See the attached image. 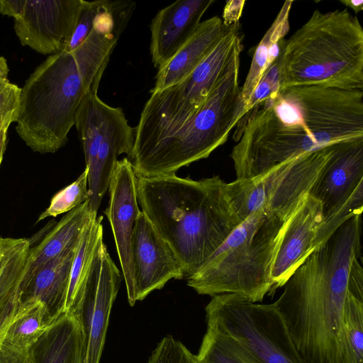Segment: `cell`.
<instances>
[{
	"mask_svg": "<svg viewBox=\"0 0 363 363\" xmlns=\"http://www.w3.org/2000/svg\"><path fill=\"white\" fill-rule=\"evenodd\" d=\"M236 126L230 157L237 179L252 177L298 155L363 139V90L279 88Z\"/></svg>",
	"mask_w": 363,
	"mask_h": 363,
	"instance_id": "6da1fadb",
	"label": "cell"
},
{
	"mask_svg": "<svg viewBox=\"0 0 363 363\" xmlns=\"http://www.w3.org/2000/svg\"><path fill=\"white\" fill-rule=\"evenodd\" d=\"M361 216L346 220L315 248L273 303L305 363L341 362L350 271L361 256Z\"/></svg>",
	"mask_w": 363,
	"mask_h": 363,
	"instance_id": "7a4b0ae2",
	"label": "cell"
},
{
	"mask_svg": "<svg viewBox=\"0 0 363 363\" xmlns=\"http://www.w3.org/2000/svg\"><path fill=\"white\" fill-rule=\"evenodd\" d=\"M219 176L194 180L176 174L136 175L138 202L172 249L184 277L196 273L242 220Z\"/></svg>",
	"mask_w": 363,
	"mask_h": 363,
	"instance_id": "3957f363",
	"label": "cell"
},
{
	"mask_svg": "<svg viewBox=\"0 0 363 363\" xmlns=\"http://www.w3.org/2000/svg\"><path fill=\"white\" fill-rule=\"evenodd\" d=\"M280 88L363 89V29L347 9L315 10L280 52Z\"/></svg>",
	"mask_w": 363,
	"mask_h": 363,
	"instance_id": "277c9868",
	"label": "cell"
},
{
	"mask_svg": "<svg viewBox=\"0 0 363 363\" xmlns=\"http://www.w3.org/2000/svg\"><path fill=\"white\" fill-rule=\"evenodd\" d=\"M288 220L265 211L250 215L187 278L199 294H234L258 303L272 292V272Z\"/></svg>",
	"mask_w": 363,
	"mask_h": 363,
	"instance_id": "5b68a950",
	"label": "cell"
},
{
	"mask_svg": "<svg viewBox=\"0 0 363 363\" xmlns=\"http://www.w3.org/2000/svg\"><path fill=\"white\" fill-rule=\"evenodd\" d=\"M242 50L240 40L206 99L180 128L130 160L136 175L150 177L175 174L183 167L207 158L226 142L243 117L239 86Z\"/></svg>",
	"mask_w": 363,
	"mask_h": 363,
	"instance_id": "8992f818",
	"label": "cell"
},
{
	"mask_svg": "<svg viewBox=\"0 0 363 363\" xmlns=\"http://www.w3.org/2000/svg\"><path fill=\"white\" fill-rule=\"evenodd\" d=\"M88 91L72 52L50 55L21 89L16 132L34 152H57L67 143Z\"/></svg>",
	"mask_w": 363,
	"mask_h": 363,
	"instance_id": "52a82bcc",
	"label": "cell"
},
{
	"mask_svg": "<svg viewBox=\"0 0 363 363\" xmlns=\"http://www.w3.org/2000/svg\"><path fill=\"white\" fill-rule=\"evenodd\" d=\"M242 40L239 23L226 26L216 46L182 82L151 92L141 112L132 160L172 135L197 111L223 72L232 53Z\"/></svg>",
	"mask_w": 363,
	"mask_h": 363,
	"instance_id": "ba28073f",
	"label": "cell"
},
{
	"mask_svg": "<svg viewBox=\"0 0 363 363\" xmlns=\"http://www.w3.org/2000/svg\"><path fill=\"white\" fill-rule=\"evenodd\" d=\"M334 145L291 158L268 171L227 183L226 191L242 220L265 211L288 220L304 201L331 157Z\"/></svg>",
	"mask_w": 363,
	"mask_h": 363,
	"instance_id": "9c48e42d",
	"label": "cell"
},
{
	"mask_svg": "<svg viewBox=\"0 0 363 363\" xmlns=\"http://www.w3.org/2000/svg\"><path fill=\"white\" fill-rule=\"evenodd\" d=\"M211 297L205 308L207 323L235 339L260 363H305L273 303H253L234 294Z\"/></svg>",
	"mask_w": 363,
	"mask_h": 363,
	"instance_id": "30bf717a",
	"label": "cell"
},
{
	"mask_svg": "<svg viewBox=\"0 0 363 363\" xmlns=\"http://www.w3.org/2000/svg\"><path fill=\"white\" fill-rule=\"evenodd\" d=\"M74 125L89 170V207L97 213L118 157L126 154L130 159L132 155L136 128L128 124L121 108L108 106L90 91L78 108Z\"/></svg>",
	"mask_w": 363,
	"mask_h": 363,
	"instance_id": "8fae6325",
	"label": "cell"
},
{
	"mask_svg": "<svg viewBox=\"0 0 363 363\" xmlns=\"http://www.w3.org/2000/svg\"><path fill=\"white\" fill-rule=\"evenodd\" d=\"M309 194L323 207L319 235L329 238L363 209V139L334 145L333 153Z\"/></svg>",
	"mask_w": 363,
	"mask_h": 363,
	"instance_id": "7c38bea8",
	"label": "cell"
},
{
	"mask_svg": "<svg viewBox=\"0 0 363 363\" xmlns=\"http://www.w3.org/2000/svg\"><path fill=\"white\" fill-rule=\"evenodd\" d=\"M121 281V273L101 238L86 278L66 312L72 314L81 326L85 344L83 363H99Z\"/></svg>",
	"mask_w": 363,
	"mask_h": 363,
	"instance_id": "4fadbf2b",
	"label": "cell"
},
{
	"mask_svg": "<svg viewBox=\"0 0 363 363\" xmlns=\"http://www.w3.org/2000/svg\"><path fill=\"white\" fill-rule=\"evenodd\" d=\"M83 0H0V13L14 19L23 46L43 55L65 51L75 29Z\"/></svg>",
	"mask_w": 363,
	"mask_h": 363,
	"instance_id": "5bb4252c",
	"label": "cell"
},
{
	"mask_svg": "<svg viewBox=\"0 0 363 363\" xmlns=\"http://www.w3.org/2000/svg\"><path fill=\"white\" fill-rule=\"evenodd\" d=\"M108 191V204L104 213L111 227L128 301L133 306L136 301L132 239L135 221L140 211L137 198L136 174L128 157L116 162Z\"/></svg>",
	"mask_w": 363,
	"mask_h": 363,
	"instance_id": "9a60e30c",
	"label": "cell"
},
{
	"mask_svg": "<svg viewBox=\"0 0 363 363\" xmlns=\"http://www.w3.org/2000/svg\"><path fill=\"white\" fill-rule=\"evenodd\" d=\"M132 257L136 301L163 288L169 280L184 277L179 259L141 211L134 228Z\"/></svg>",
	"mask_w": 363,
	"mask_h": 363,
	"instance_id": "2e32d148",
	"label": "cell"
},
{
	"mask_svg": "<svg viewBox=\"0 0 363 363\" xmlns=\"http://www.w3.org/2000/svg\"><path fill=\"white\" fill-rule=\"evenodd\" d=\"M323 220L321 203L308 194L288 222L272 268V292L283 287L315 249Z\"/></svg>",
	"mask_w": 363,
	"mask_h": 363,
	"instance_id": "e0dca14e",
	"label": "cell"
},
{
	"mask_svg": "<svg viewBox=\"0 0 363 363\" xmlns=\"http://www.w3.org/2000/svg\"><path fill=\"white\" fill-rule=\"evenodd\" d=\"M213 0H178L159 11L150 24L155 67L166 64L193 35Z\"/></svg>",
	"mask_w": 363,
	"mask_h": 363,
	"instance_id": "ac0fdd59",
	"label": "cell"
},
{
	"mask_svg": "<svg viewBox=\"0 0 363 363\" xmlns=\"http://www.w3.org/2000/svg\"><path fill=\"white\" fill-rule=\"evenodd\" d=\"M30 247L26 238H0V340L23 301Z\"/></svg>",
	"mask_w": 363,
	"mask_h": 363,
	"instance_id": "d6986e66",
	"label": "cell"
},
{
	"mask_svg": "<svg viewBox=\"0 0 363 363\" xmlns=\"http://www.w3.org/2000/svg\"><path fill=\"white\" fill-rule=\"evenodd\" d=\"M225 28L218 16L201 22L189 40L166 64L158 68L155 86L150 92L162 91L187 77L211 52Z\"/></svg>",
	"mask_w": 363,
	"mask_h": 363,
	"instance_id": "ffe728a7",
	"label": "cell"
},
{
	"mask_svg": "<svg viewBox=\"0 0 363 363\" xmlns=\"http://www.w3.org/2000/svg\"><path fill=\"white\" fill-rule=\"evenodd\" d=\"M78 242L37 269L23 294V300L36 298L43 302L54 319L66 313L71 268Z\"/></svg>",
	"mask_w": 363,
	"mask_h": 363,
	"instance_id": "44dd1931",
	"label": "cell"
},
{
	"mask_svg": "<svg viewBox=\"0 0 363 363\" xmlns=\"http://www.w3.org/2000/svg\"><path fill=\"white\" fill-rule=\"evenodd\" d=\"M30 351L34 363H83L85 344L79 322L72 314H63Z\"/></svg>",
	"mask_w": 363,
	"mask_h": 363,
	"instance_id": "7402d4cb",
	"label": "cell"
},
{
	"mask_svg": "<svg viewBox=\"0 0 363 363\" xmlns=\"http://www.w3.org/2000/svg\"><path fill=\"white\" fill-rule=\"evenodd\" d=\"M95 216L97 213L90 210L86 201L67 212L38 245L30 247L24 277L26 287L37 269L77 244L86 226Z\"/></svg>",
	"mask_w": 363,
	"mask_h": 363,
	"instance_id": "603a6c76",
	"label": "cell"
},
{
	"mask_svg": "<svg viewBox=\"0 0 363 363\" xmlns=\"http://www.w3.org/2000/svg\"><path fill=\"white\" fill-rule=\"evenodd\" d=\"M294 1H286L271 26L265 33L254 53L249 72L241 87L240 99L243 108L271 64L279 55L289 30V13ZM243 113V111H242Z\"/></svg>",
	"mask_w": 363,
	"mask_h": 363,
	"instance_id": "cb8c5ba5",
	"label": "cell"
},
{
	"mask_svg": "<svg viewBox=\"0 0 363 363\" xmlns=\"http://www.w3.org/2000/svg\"><path fill=\"white\" fill-rule=\"evenodd\" d=\"M55 320L41 301L24 299L0 340L16 350H30Z\"/></svg>",
	"mask_w": 363,
	"mask_h": 363,
	"instance_id": "d4e9b609",
	"label": "cell"
},
{
	"mask_svg": "<svg viewBox=\"0 0 363 363\" xmlns=\"http://www.w3.org/2000/svg\"><path fill=\"white\" fill-rule=\"evenodd\" d=\"M118 39L112 33L93 28L84 41L72 52L89 91L97 93L101 77Z\"/></svg>",
	"mask_w": 363,
	"mask_h": 363,
	"instance_id": "484cf974",
	"label": "cell"
},
{
	"mask_svg": "<svg viewBox=\"0 0 363 363\" xmlns=\"http://www.w3.org/2000/svg\"><path fill=\"white\" fill-rule=\"evenodd\" d=\"M200 363H260L216 325L207 323L199 352Z\"/></svg>",
	"mask_w": 363,
	"mask_h": 363,
	"instance_id": "4316f807",
	"label": "cell"
},
{
	"mask_svg": "<svg viewBox=\"0 0 363 363\" xmlns=\"http://www.w3.org/2000/svg\"><path fill=\"white\" fill-rule=\"evenodd\" d=\"M102 219V216L94 217L84 228L78 242L71 268L66 312L86 278L97 243L103 238Z\"/></svg>",
	"mask_w": 363,
	"mask_h": 363,
	"instance_id": "83f0119b",
	"label": "cell"
},
{
	"mask_svg": "<svg viewBox=\"0 0 363 363\" xmlns=\"http://www.w3.org/2000/svg\"><path fill=\"white\" fill-rule=\"evenodd\" d=\"M340 363H363V297L351 289L343 312V351Z\"/></svg>",
	"mask_w": 363,
	"mask_h": 363,
	"instance_id": "f1b7e54d",
	"label": "cell"
},
{
	"mask_svg": "<svg viewBox=\"0 0 363 363\" xmlns=\"http://www.w3.org/2000/svg\"><path fill=\"white\" fill-rule=\"evenodd\" d=\"M89 170L85 167L80 176L72 184L58 191L51 199L50 206L41 213L37 222L49 216L56 217L67 213L89 200Z\"/></svg>",
	"mask_w": 363,
	"mask_h": 363,
	"instance_id": "f546056e",
	"label": "cell"
},
{
	"mask_svg": "<svg viewBox=\"0 0 363 363\" xmlns=\"http://www.w3.org/2000/svg\"><path fill=\"white\" fill-rule=\"evenodd\" d=\"M6 58L0 56V130H8L16 122L19 108L21 88L9 79Z\"/></svg>",
	"mask_w": 363,
	"mask_h": 363,
	"instance_id": "4dcf8cb0",
	"label": "cell"
},
{
	"mask_svg": "<svg viewBox=\"0 0 363 363\" xmlns=\"http://www.w3.org/2000/svg\"><path fill=\"white\" fill-rule=\"evenodd\" d=\"M147 363H200L181 342L172 335L165 336L157 345Z\"/></svg>",
	"mask_w": 363,
	"mask_h": 363,
	"instance_id": "1f68e13d",
	"label": "cell"
},
{
	"mask_svg": "<svg viewBox=\"0 0 363 363\" xmlns=\"http://www.w3.org/2000/svg\"><path fill=\"white\" fill-rule=\"evenodd\" d=\"M280 69L281 57L279 53V55L263 74L247 104L243 108V117L256 105L267 99L280 88Z\"/></svg>",
	"mask_w": 363,
	"mask_h": 363,
	"instance_id": "d6a6232c",
	"label": "cell"
},
{
	"mask_svg": "<svg viewBox=\"0 0 363 363\" xmlns=\"http://www.w3.org/2000/svg\"><path fill=\"white\" fill-rule=\"evenodd\" d=\"M103 0L86 1L83 0L77 23L69 44L65 51L72 52L80 45L91 33L94 19L99 12Z\"/></svg>",
	"mask_w": 363,
	"mask_h": 363,
	"instance_id": "836d02e7",
	"label": "cell"
},
{
	"mask_svg": "<svg viewBox=\"0 0 363 363\" xmlns=\"http://www.w3.org/2000/svg\"><path fill=\"white\" fill-rule=\"evenodd\" d=\"M0 363H34V361L30 350H18L0 340Z\"/></svg>",
	"mask_w": 363,
	"mask_h": 363,
	"instance_id": "e575fe53",
	"label": "cell"
},
{
	"mask_svg": "<svg viewBox=\"0 0 363 363\" xmlns=\"http://www.w3.org/2000/svg\"><path fill=\"white\" fill-rule=\"evenodd\" d=\"M245 1H228L225 5L223 13V23L225 26L238 23Z\"/></svg>",
	"mask_w": 363,
	"mask_h": 363,
	"instance_id": "d590c367",
	"label": "cell"
},
{
	"mask_svg": "<svg viewBox=\"0 0 363 363\" xmlns=\"http://www.w3.org/2000/svg\"><path fill=\"white\" fill-rule=\"evenodd\" d=\"M342 4L351 8L355 13H359L363 10L362 0H340Z\"/></svg>",
	"mask_w": 363,
	"mask_h": 363,
	"instance_id": "8d00e7d4",
	"label": "cell"
},
{
	"mask_svg": "<svg viewBox=\"0 0 363 363\" xmlns=\"http://www.w3.org/2000/svg\"><path fill=\"white\" fill-rule=\"evenodd\" d=\"M7 130H0V165L6 147Z\"/></svg>",
	"mask_w": 363,
	"mask_h": 363,
	"instance_id": "74e56055",
	"label": "cell"
}]
</instances>
